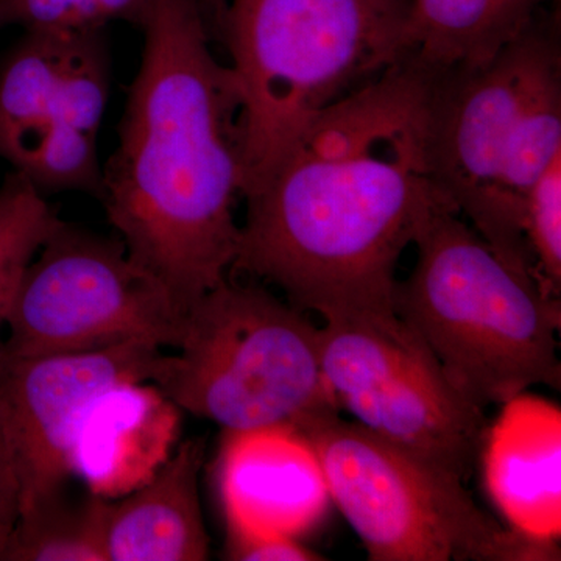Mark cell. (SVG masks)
<instances>
[{"mask_svg": "<svg viewBox=\"0 0 561 561\" xmlns=\"http://www.w3.org/2000/svg\"><path fill=\"white\" fill-rule=\"evenodd\" d=\"M60 220L24 175L13 172L5 176L0 186V327L28 265Z\"/></svg>", "mask_w": 561, "mask_h": 561, "instance_id": "obj_18", "label": "cell"}, {"mask_svg": "<svg viewBox=\"0 0 561 561\" xmlns=\"http://www.w3.org/2000/svg\"><path fill=\"white\" fill-rule=\"evenodd\" d=\"M257 284L224 280L186 312L179 354L154 386L181 411L227 432L294 427L341 413L320 328Z\"/></svg>", "mask_w": 561, "mask_h": 561, "instance_id": "obj_6", "label": "cell"}, {"mask_svg": "<svg viewBox=\"0 0 561 561\" xmlns=\"http://www.w3.org/2000/svg\"><path fill=\"white\" fill-rule=\"evenodd\" d=\"M153 0H98L103 21L108 24L111 21L131 22L135 25H142L149 13Z\"/></svg>", "mask_w": 561, "mask_h": 561, "instance_id": "obj_23", "label": "cell"}, {"mask_svg": "<svg viewBox=\"0 0 561 561\" xmlns=\"http://www.w3.org/2000/svg\"><path fill=\"white\" fill-rule=\"evenodd\" d=\"M205 443L173 449L149 481L117 500L103 501L106 561H202L209 557L198 478Z\"/></svg>", "mask_w": 561, "mask_h": 561, "instance_id": "obj_14", "label": "cell"}, {"mask_svg": "<svg viewBox=\"0 0 561 561\" xmlns=\"http://www.w3.org/2000/svg\"><path fill=\"white\" fill-rule=\"evenodd\" d=\"M320 351L328 386L356 423L465 482L489 430L483 409L397 313L324 321Z\"/></svg>", "mask_w": 561, "mask_h": 561, "instance_id": "obj_9", "label": "cell"}, {"mask_svg": "<svg viewBox=\"0 0 561 561\" xmlns=\"http://www.w3.org/2000/svg\"><path fill=\"white\" fill-rule=\"evenodd\" d=\"M523 230L542 286L561 294V154L531 184L524 198Z\"/></svg>", "mask_w": 561, "mask_h": 561, "instance_id": "obj_19", "label": "cell"}, {"mask_svg": "<svg viewBox=\"0 0 561 561\" xmlns=\"http://www.w3.org/2000/svg\"><path fill=\"white\" fill-rule=\"evenodd\" d=\"M161 350L130 343L21 356L0 346V426L16 467L21 515L65 493L77 432L92 402L117 383H154L165 362Z\"/></svg>", "mask_w": 561, "mask_h": 561, "instance_id": "obj_10", "label": "cell"}, {"mask_svg": "<svg viewBox=\"0 0 561 561\" xmlns=\"http://www.w3.org/2000/svg\"><path fill=\"white\" fill-rule=\"evenodd\" d=\"M560 153L556 21L538 16L481 65L434 70L430 158L435 184L497 256L540 284L524 239V198Z\"/></svg>", "mask_w": 561, "mask_h": 561, "instance_id": "obj_3", "label": "cell"}, {"mask_svg": "<svg viewBox=\"0 0 561 561\" xmlns=\"http://www.w3.org/2000/svg\"><path fill=\"white\" fill-rule=\"evenodd\" d=\"M413 245L394 313L472 404L502 405L534 386L561 389L560 298L497 256L454 209L431 216Z\"/></svg>", "mask_w": 561, "mask_h": 561, "instance_id": "obj_5", "label": "cell"}, {"mask_svg": "<svg viewBox=\"0 0 561 561\" xmlns=\"http://www.w3.org/2000/svg\"><path fill=\"white\" fill-rule=\"evenodd\" d=\"M186 313L124 242L60 220L28 265L0 343L21 356L130 345L179 348Z\"/></svg>", "mask_w": 561, "mask_h": 561, "instance_id": "obj_8", "label": "cell"}, {"mask_svg": "<svg viewBox=\"0 0 561 561\" xmlns=\"http://www.w3.org/2000/svg\"><path fill=\"white\" fill-rule=\"evenodd\" d=\"M99 198L128 256L186 313L234 265L242 101L195 0H153Z\"/></svg>", "mask_w": 561, "mask_h": 561, "instance_id": "obj_2", "label": "cell"}, {"mask_svg": "<svg viewBox=\"0 0 561 561\" xmlns=\"http://www.w3.org/2000/svg\"><path fill=\"white\" fill-rule=\"evenodd\" d=\"M432 80L408 57L320 114L243 194L232 271L324 321L394 312L401 254L454 209L432 175Z\"/></svg>", "mask_w": 561, "mask_h": 561, "instance_id": "obj_1", "label": "cell"}, {"mask_svg": "<svg viewBox=\"0 0 561 561\" xmlns=\"http://www.w3.org/2000/svg\"><path fill=\"white\" fill-rule=\"evenodd\" d=\"M21 515V491L9 442L0 426V551Z\"/></svg>", "mask_w": 561, "mask_h": 561, "instance_id": "obj_22", "label": "cell"}, {"mask_svg": "<svg viewBox=\"0 0 561 561\" xmlns=\"http://www.w3.org/2000/svg\"><path fill=\"white\" fill-rule=\"evenodd\" d=\"M105 25L98 0H0V28L84 32Z\"/></svg>", "mask_w": 561, "mask_h": 561, "instance_id": "obj_20", "label": "cell"}, {"mask_svg": "<svg viewBox=\"0 0 561 561\" xmlns=\"http://www.w3.org/2000/svg\"><path fill=\"white\" fill-rule=\"evenodd\" d=\"M198 9H201L203 18H205L206 27L210 36H219L221 18H224L225 9H227L228 0H195Z\"/></svg>", "mask_w": 561, "mask_h": 561, "instance_id": "obj_24", "label": "cell"}, {"mask_svg": "<svg viewBox=\"0 0 561 561\" xmlns=\"http://www.w3.org/2000/svg\"><path fill=\"white\" fill-rule=\"evenodd\" d=\"M181 412L151 382H122L103 391L77 432L73 474L95 496H125L149 481L175 449Z\"/></svg>", "mask_w": 561, "mask_h": 561, "instance_id": "obj_13", "label": "cell"}, {"mask_svg": "<svg viewBox=\"0 0 561 561\" xmlns=\"http://www.w3.org/2000/svg\"><path fill=\"white\" fill-rule=\"evenodd\" d=\"M219 485L232 529L297 538L330 502L319 460L294 427L228 432Z\"/></svg>", "mask_w": 561, "mask_h": 561, "instance_id": "obj_11", "label": "cell"}, {"mask_svg": "<svg viewBox=\"0 0 561 561\" xmlns=\"http://www.w3.org/2000/svg\"><path fill=\"white\" fill-rule=\"evenodd\" d=\"M546 0H412L413 60L443 70L491 60L537 20Z\"/></svg>", "mask_w": 561, "mask_h": 561, "instance_id": "obj_16", "label": "cell"}, {"mask_svg": "<svg viewBox=\"0 0 561 561\" xmlns=\"http://www.w3.org/2000/svg\"><path fill=\"white\" fill-rule=\"evenodd\" d=\"M479 460L494 507L507 527L546 546L561 534V411L522 393L501 405Z\"/></svg>", "mask_w": 561, "mask_h": 561, "instance_id": "obj_12", "label": "cell"}, {"mask_svg": "<svg viewBox=\"0 0 561 561\" xmlns=\"http://www.w3.org/2000/svg\"><path fill=\"white\" fill-rule=\"evenodd\" d=\"M411 2L228 0L219 38L242 101V197L320 114L411 55Z\"/></svg>", "mask_w": 561, "mask_h": 561, "instance_id": "obj_4", "label": "cell"}, {"mask_svg": "<svg viewBox=\"0 0 561 561\" xmlns=\"http://www.w3.org/2000/svg\"><path fill=\"white\" fill-rule=\"evenodd\" d=\"M103 501L72 502L65 493L22 513L0 561H106L103 552Z\"/></svg>", "mask_w": 561, "mask_h": 561, "instance_id": "obj_17", "label": "cell"}, {"mask_svg": "<svg viewBox=\"0 0 561 561\" xmlns=\"http://www.w3.org/2000/svg\"><path fill=\"white\" fill-rule=\"evenodd\" d=\"M297 432L373 561L559 560V546L531 541L485 515L457 476L341 413Z\"/></svg>", "mask_w": 561, "mask_h": 561, "instance_id": "obj_7", "label": "cell"}, {"mask_svg": "<svg viewBox=\"0 0 561 561\" xmlns=\"http://www.w3.org/2000/svg\"><path fill=\"white\" fill-rule=\"evenodd\" d=\"M79 33L25 32L0 65V158L14 172L51 136L77 131L65 121L62 77Z\"/></svg>", "mask_w": 561, "mask_h": 561, "instance_id": "obj_15", "label": "cell"}, {"mask_svg": "<svg viewBox=\"0 0 561 561\" xmlns=\"http://www.w3.org/2000/svg\"><path fill=\"white\" fill-rule=\"evenodd\" d=\"M227 556L238 561H317L319 553L305 548L297 538L228 527Z\"/></svg>", "mask_w": 561, "mask_h": 561, "instance_id": "obj_21", "label": "cell"}]
</instances>
